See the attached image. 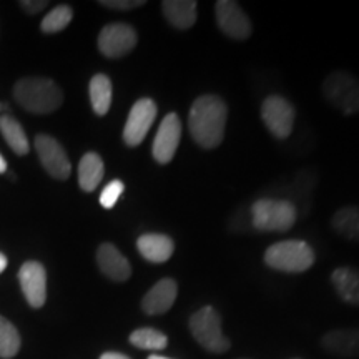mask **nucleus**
I'll return each instance as SVG.
<instances>
[{
  "instance_id": "nucleus-19",
  "label": "nucleus",
  "mask_w": 359,
  "mask_h": 359,
  "mask_svg": "<svg viewBox=\"0 0 359 359\" xmlns=\"http://www.w3.org/2000/svg\"><path fill=\"white\" fill-rule=\"evenodd\" d=\"M331 283L344 303L359 306V269L351 266L336 268L331 273Z\"/></svg>"
},
{
  "instance_id": "nucleus-30",
  "label": "nucleus",
  "mask_w": 359,
  "mask_h": 359,
  "mask_svg": "<svg viewBox=\"0 0 359 359\" xmlns=\"http://www.w3.org/2000/svg\"><path fill=\"white\" fill-rule=\"evenodd\" d=\"M100 359H130L128 356H125L122 353H114V351H109V353H103Z\"/></svg>"
},
{
  "instance_id": "nucleus-21",
  "label": "nucleus",
  "mask_w": 359,
  "mask_h": 359,
  "mask_svg": "<svg viewBox=\"0 0 359 359\" xmlns=\"http://www.w3.org/2000/svg\"><path fill=\"white\" fill-rule=\"evenodd\" d=\"M90 103L92 109L98 116L109 114L111 107V82L107 75L97 74L93 75L88 85Z\"/></svg>"
},
{
  "instance_id": "nucleus-24",
  "label": "nucleus",
  "mask_w": 359,
  "mask_h": 359,
  "mask_svg": "<svg viewBox=\"0 0 359 359\" xmlns=\"http://www.w3.org/2000/svg\"><path fill=\"white\" fill-rule=\"evenodd\" d=\"M130 343L140 349H148V351H161L167 348L168 338L158 330L154 327H140L130 334Z\"/></svg>"
},
{
  "instance_id": "nucleus-15",
  "label": "nucleus",
  "mask_w": 359,
  "mask_h": 359,
  "mask_svg": "<svg viewBox=\"0 0 359 359\" xmlns=\"http://www.w3.org/2000/svg\"><path fill=\"white\" fill-rule=\"evenodd\" d=\"M97 264L107 278L114 281H127L132 276L128 259L111 243H103L97 250Z\"/></svg>"
},
{
  "instance_id": "nucleus-3",
  "label": "nucleus",
  "mask_w": 359,
  "mask_h": 359,
  "mask_svg": "<svg viewBox=\"0 0 359 359\" xmlns=\"http://www.w3.org/2000/svg\"><path fill=\"white\" fill-rule=\"evenodd\" d=\"M251 226L258 231L283 233L293 228L298 218L296 206L290 200L259 198L250 210Z\"/></svg>"
},
{
  "instance_id": "nucleus-34",
  "label": "nucleus",
  "mask_w": 359,
  "mask_h": 359,
  "mask_svg": "<svg viewBox=\"0 0 359 359\" xmlns=\"http://www.w3.org/2000/svg\"><path fill=\"white\" fill-rule=\"evenodd\" d=\"M4 110H7V105L6 103H0V111H4Z\"/></svg>"
},
{
  "instance_id": "nucleus-11",
  "label": "nucleus",
  "mask_w": 359,
  "mask_h": 359,
  "mask_svg": "<svg viewBox=\"0 0 359 359\" xmlns=\"http://www.w3.org/2000/svg\"><path fill=\"white\" fill-rule=\"evenodd\" d=\"M138 35L128 24H110L98 35V50L109 58L125 57L137 47Z\"/></svg>"
},
{
  "instance_id": "nucleus-28",
  "label": "nucleus",
  "mask_w": 359,
  "mask_h": 359,
  "mask_svg": "<svg viewBox=\"0 0 359 359\" xmlns=\"http://www.w3.org/2000/svg\"><path fill=\"white\" fill-rule=\"evenodd\" d=\"M98 4L111 11H133V8L147 6L145 0H100Z\"/></svg>"
},
{
  "instance_id": "nucleus-18",
  "label": "nucleus",
  "mask_w": 359,
  "mask_h": 359,
  "mask_svg": "<svg viewBox=\"0 0 359 359\" xmlns=\"http://www.w3.org/2000/svg\"><path fill=\"white\" fill-rule=\"evenodd\" d=\"M196 7L195 0H165L161 2L165 19L175 29L187 30L196 24Z\"/></svg>"
},
{
  "instance_id": "nucleus-1",
  "label": "nucleus",
  "mask_w": 359,
  "mask_h": 359,
  "mask_svg": "<svg viewBox=\"0 0 359 359\" xmlns=\"http://www.w3.org/2000/svg\"><path fill=\"white\" fill-rule=\"evenodd\" d=\"M228 107L222 97L201 95L193 102L188 114V127L196 145L206 150L217 148L224 138Z\"/></svg>"
},
{
  "instance_id": "nucleus-5",
  "label": "nucleus",
  "mask_w": 359,
  "mask_h": 359,
  "mask_svg": "<svg viewBox=\"0 0 359 359\" xmlns=\"http://www.w3.org/2000/svg\"><path fill=\"white\" fill-rule=\"evenodd\" d=\"M190 331L193 338L208 353L222 354L230 349L231 343L222 331V316L212 306H203L190 318Z\"/></svg>"
},
{
  "instance_id": "nucleus-22",
  "label": "nucleus",
  "mask_w": 359,
  "mask_h": 359,
  "mask_svg": "<svg viewBox=\"0 0 359 359\" xmlns=\"http://www.w3.org/2000/svg\"><path fill=\"white\" fill-rule=\"evenodd\" d=\"M331 226L339 236L359 241V206L348 205L339 208L331 218Z\"/></svg>"
},
{
  "instance_id": "nucleus-2",
  "label": "nucleus",
  "mask_w": 359,
  "mask_h": 359,
  "mask_svg": "<svg viewBox=\"0 0 359 359\" xmlns=\"http://www.w3.org/2000/svg\"><path fill=\"white\" fill-rule=\"evenodd\" d=\"M13 98L30 114L47 115L64 103V92L50 79H22L13 87Z\"/></svg>"
},
{
  "instance_id": "nucleus-13",
  "label": "nucleus",
  "mask_w": 359,
  "mask_h": 359,
  "mask_svg": "<svg viewBox=\"0 0 359 359\" xmlns=\"http://www.w3.org/2000/svg\"><path fill=\"white\" fill-rule=\"evenodd\" d=\"M22 293L32 308H42L47 299V271L39 262H27L19 271Z\"/></svg>"
},
{
  "instance_id": "nucleus-27",
  "label": "nucleus",
  "mask_w": 359,
  "mask_h": 359,
  "mask_svg": "<svg viewBox=\"0 0 359 359\" xmlns=\"http://www.w3.org/2000/svg\"><path fill=\"white\" fill-rule=\"evenodd\" d=\"M123 190H125L123 182H120V180H114V182H110L109 185L103 188L100 195V205L107 210L114 208L116 201H118L120 196H122Z\"/></svg>"
},
{
  "instance_id": "nucleus-20",
  "label": "nucleus",
  "mask_w": 359,
  "mask_h": 359,
  "mask_svg": "<svg viewBox=\"0 0 359 359\" xmlns=\"http://www.w3.org/2000/svg\"><path fill=\"white\" fill-rule=\"evenodd\" d=\"M103 173H105V167H103V160L100 155L95 151H88L82 156L79 163V185L83 191H93L100 185L103 180Z\"/></svg>"
},
{
  "instance_id": "nucleus-25",
  "label": "nucleus",
  "mask_w": 359,
  "mask_h": 359,
  "mask_svg": "<svg viewBox=\"0 0 359 359\" xmlns=\"http://www.w3.org/2000/svg\"><path fill=\"white\" fill-rule=\"evenodd\" d=\"M22 344L17 327L7 318L0 316V358L11 359L17 356Z\"/></svg>"
},
{
  "instance_id": "nucleus-4",
  "label": "nucleus",
  "mask_w": 359,
  "mask_h": 359,
  "mask_svg": "<svg viewBox=\"0 0 359 359\" xmlns=\"http://www.w3.org/2000/svg\"><path fill=\"white\" fill-rule=\"evenodd\" d=\"M266 266L283 273H303L314 264L311 246L299 240H285L264 251Z\"/></svg>"
},
{
  "instance_id": "nucleus-33",
  "label": "nucleus",
  "mask_w": 359,
  "mask_h": 359,
  "mask_svg": "<svg viewBox=\"0 0 359 359\" xmlns=\"http://www.w3.org/2000/svg\"><path fill=\"white\" fill-rule=\"evenodd\" d=\"M148 359H170V358H165V356H160V354H151Z\"/></svg>"
},
{
  "instance_id": "nucleus-10",
  "label": "nucleus",
  "mask_w": 359,
  "mask_h": 359,
  "mask_svg": "<svg viewBox=\"0 0 359 359\" xmlns=\"http://www.w3.org/2000/svg\"><path fill=\"white\" fill-rule=\"evenodd\" d=\"M156 103L151 98H140L130 110L123 128V142L128 147H138L145 140L156 118Z\"/></svg>"
},
{
  "instance_id": "nucleus-23",
  "label": "nucleus",
  "mask_w": 359,
  "mask_h": 359,
  "mask_svg": "<svg viewBox=\"0 0 359 359\" xmlns=\"http://www.w3.org/2000/svg\"><path fill=\"white\" fill-rule=\"evenodd\" d=\"M0 133L6 138L7 145L12 148L13 154L27 155L29 154V140L22 128V125L11 115L0 116Z\"/></svg>"
},
{
  "instance_id": "nucleus-32",
  "label": "nucleus",
  "mask_w": 359,
  "mask_h": 359,
  "mask_svg": "<svg viewBox=\"0 0 359 359\" xmlns=\"http://www.w3.org/2000/svg\"><path fill=\"white\" fill-rule=\"evenodd\" d=\"M7 172V161L0 155V173H6Z\"/></svg>"
},
{
  "instance_id": "nucleus-26",
  "label": "nucleus",
  "mask_w": 359,
  "mask_h": 359,
  "mask_svg": "<svg viewBox=\"0 0 359 359\" xmlns=\"http://www.w3.org/2000/svg\"><path fill=\"white\" fill-rule=\"evenodd\" d=\"M72 19H74V11L70 6H57L43 17L40 29L43 34H57L67 29Z\"/></svg>"
},
{
  "instance_id": "nucleus-17",
  "label": "nucleus",
  "mask_w": 359,
  "mask_h": 359,
  "mask_svg": "<svg viewBox=\"0 0 359 359\" xmlns=\"http://www.w3.org/2000/svg\"><path fill=\"white\" fill-rule=\"evenodd\" d=\"M137 248L147 262L167 263L175 251V243L168 235L161 233H145L137 240Z\"/></svg>"
},
{
  "instance_id": "nucleus-9",
  "label": "nucleus",
  "mask_w": 359,
  "mask_h": 359,
  "mask_svg": "<svg viewBox=\"0 0 359 359\" xmlns=\"http://www.w3.org/2000/svg\"><path fill=\"white\" fill-rule=\"evenodd\" d=\"M215 17H217L219 30L226 37L235 40H246L250 39L251 32H253L250 17L240 7V4L233 2V0H219V2H217V6H215Z\"/></svg>"
},
{
  "instance_id": "nucleus-6",
  "label": "nucleus",
  "mask_w": 359,
  "mask_h": 359,
  "mask_svg": "<svg viewBox=\"0 0 359 359\" xmlns=\"http://www.w3.org/2000/svg\"><path fill=\"white\" fill-rule=\"evenodd\" d=\"M323 95L343 115L359 114V80L349 72H331L323 82Z\"/></svg>"
},
{
  "instance_id": "nucleus-31",
  "label": "nucleus",
  "mask_w": 359,
  "mask_h": 359,
  "mask_svg": "<svg viewBox=\"0 0 359 359\" xmlns=\"http://www.w3.org/2000/svg\"><path fill=\"white\" fill-rule=\"evenodd\" d=\"M7 268V257L4 253H0V273H4V269Z\"/></svg>"
},
{
  "instance_id": "nucleus-7",
  "label": "nucleus",
  "mask_w": 359,
  "mask_h": 359,
  "mask_svg": "<svg viewBox=\"0 0 359 359\" xmlns=\"http://www.w3.org/2000/svg\"><path fill=\"white\" fill-rule=\"evenodd\" d=\"M262 118L273 137L285 140L293 132L296 111L285 97L269 95L262 105Z\"/></svg>"
},
{
  "instance_id": "nucleus-29",
  "label": "nucleus",
  "mask_w": 359,
  "mask_h": 359,
  "mask_svg": "<svg viewBox=\"0 0 359 359\" xmlns=\"http://www.w3.org/2000/svg\"><path fill=\"white\" fill-rule=\"evenodd\" d=\"M48 6V2H45V0H22L20 2V7L24 8L27 13H39L42 12L45 7Z\"/></svg>"
},
{
  "instance_id": "nucleus-12",
  "label": "nucleus",
  "mask_w": 359,
  "mask_h": 359,
  "mask_svg": "<svg viewBox=\"0 0 359 359\" xmlns=\"http://www.w3.org/2000/svg\"><path fill=\"white\" fill-rule=\"evenodd\" d=\"M182 138V122L177 114H168L161 120L158 132L155 135L151 154L160 165H167L173 160Z\"/></svg>"
},
{
  "instance_id": "nucleus-14",
  "label": "nucleus",
  "mask_w": 359,
  "mask_h": 359,
  "mask_svg": "<svg viewBox=\"0 0 359 359\" xmlns=\"http://www.w3.org/2000/svg\"><path fill=\"white\" fill-rule=\"evenodd\" d=\"M178 285L172 278H163L151 288L142 299L143 313L155 316V314L167 313L173 303L177 302Z\"/></svg>"
},
{
  "instance_id": "nucleus-16",
  "label": "nucleus",
  "mask_w": 359,
  "mask_h": 359,
  "mask_svg": "<svg viewBox=\"0 0 359 359\" xmlns=\"http://www.w3.org/2000/svg\"><path fill=\"white\" fill-rule=\"evenodd\" d=\"M321 346L338 358L359 356V330H333L323 336Z\"/></svg>"
},
{
  "instance_id": "nucleus-8",
  "label": "nucleus",
  "mask_w": 359,
  "mask_h": 359,
  "mask_svg": "<svg viewBox=\"0 0 359 359\" xmlns=\"http://www.w3.org/2000/svg\"><path fill=\"white\" fill-rule=\"evenodd\" d=\"M35 150L39 160L50 177L55 180H69L72 173V165L67 156L64 147L50 135L40 133L35 137Z\"/></svg>"
}]
</instances>
